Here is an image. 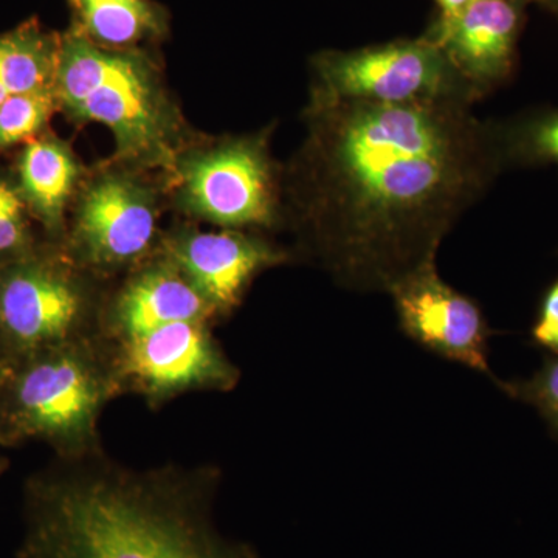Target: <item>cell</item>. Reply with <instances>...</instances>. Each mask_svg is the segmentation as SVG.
<instances>
[{
  "instance_id": "1",
  "label": "cell",
  "mask_w": 558,
  "mask_h": 558,
  "mask_svg": "<svg viewBox=\"0 0 558 558\" xmlns=\"http://www.w3.org/2000/svg\"><path fill=\"white\" fill-rule=\"evenodd\" d=\"M464 101L307 106L284 172V216L337 281L389 289L436 263L440 242L506 172L497 123Z\"/></svg>"
},
{
  "instance_id": "2",
  "label": "cell",
  "mask_w": 558,
  "mask_h": 558,
  "mask_svg": "<svg viewBox=\"0 0 558 558\" xmlns=\"http://www.w3.org/2000/svg\"><path fill=\"white\" fill-rule=\"evenodd\" d=\"M20 558H253L220 538L196 495L150 476L35 480Z\"/></svg>"
},
{
  "instance_id": "3",
  "label": "cell",
  "mask_w": 558,
  "mask_h": 558,
  "mask_svg": "<svg viewBox=\"0 0 558 558\" xmlns=\"http://www.w3.org/2000/svg\"><path fill=\"white\" fill-rule=\"evenodd\" d=\"M53 89L70 121L108 128L120 163L167 178L194 140L150 49H102L68 28Z\"/></svg>"
},
{
  "instance_id": "4",
  "label": "cell",
  "mask_w": 558,
  "mask_h": 558,
  "mask_svg": "<svg viewBox=\"0 0 558 558\" xmlns=\"http://www.w3.org/2000/svg\"><path fill=\"white\" fill-rule=\"evenodd\" d=\"M117 385L116 368L86 340L13 360L0 384V444L39 439L68 457L83 453Z\"/></svg>"
},
{
  "instance_id": "5",
  "label": "cell",
  "mask_w": 558,
  "mask_h": 558,
  "mask_svg": "<svg viewBox=\"0 0 558 558\" xmlns=\"http://www.w3.org/2000/svg\"><path fill=\"white\" fill-rule=\"evenodd\" d=\"M274 126L197 142L179 154L167 185L183 215L226 230H274L284 222V172L270 150Z\"/></svg>"
},
{
  "instance_id": "6",
  "label": "cell",
  "mask_w": 558,
  "mask_h": 558,
  "mask_svg": "<svg viewBox=\"0 0 558 558\" xmlns=\"http://www.w3.org/2000/svg\"><path fill=\"white\" fill-rule=\"evenodd\" d=\"M310 106L343 101L403 105L481 100L429 36L355 50H322L311 60Z\"/></svg>"
},
{
  "instance_id": "7",
  "label": "cell",
  "mask_w": 558,
  "mask_h": 558,
  "mask_svg": "<svg viewBox=\"0 0 558 558\" xmlns=\"http://www.w3.org/2000/svg\"><path fill=\"white\" fill-rule=\"evenodd\" d=\"M148 172L117 160L87 172L61 244L81 269L134 267L160 244L161 189Z\"/></svg>"
},
{
  "instance_id": "8",
  "label": "cell",
  "mask_w": 558,
  "mask_h": 558,
  "mask_svg": "<svg viewBox=\"0 0 558 558\" xmlns=\"http://www.w3.org/2000/svg\"><path fill=\"white\" fill-rule=\"evenodd\" d=\"M61 244L0 264V344L11 362L86 340L94 292Z\"/></svg>"
},
{
  "instance_id": "9",
  "label": "cell",
  "mask_w": 558,
  "mask_h": 558,
  "mask_svg": "<svg viewBox=\"0 0 558 558\" xmlns=\"http://www.w3.org/2000/svg\"><path fill=\"white\" fill-rule=\"evenodd\" d=\"M388 293L395 301L399 328L409 339L501 385L488 366V341L495 332L486 315L478 301L439 277L436 263L399 279Z\"/></svg>"
},
{
  "instance_id": "10",
  "label": "cell",
  "mask_w": 558,
  "mask_h": 558,
  "mask_svg": "<svg viewBox=\"0 0 558 558\" xmlns=\"http://www.w3.org/2000/svg\"><path fill=\"white\" fill-rule=\"evenodd\" d=\"M117 380L149 399L163 400L190 389H229L238 369L222 354L207 322H179L123 341Z\"/></svg>"
},
{
  "instance_id": "11",
  "label": "cell",
  "mask_w": 558,
  "mask_h": 558,
  "mask_svg": "<svg viewBox=\"0 0 558 558\" xmlns=\"http://www.w3.org/2000/svg\"><path fill=\"white\" fill-rule=\"evenodd\" d=\"M160 255L189 279L215 314L233 311L258 275L289 258L256 231L196 227H179L161 236Z\"/></svg>"
},
{
  "instance_id": "12",
  "label": "cell",
  "mask_w": 558,
  "mask_h": 558,
  "mask_svg": "<svg viewBox=\"0 0 558 558\" xmlns=\"http://www.w3.org/2000/svg\"><path fill=\"white\" fill-rule=\"evenodd\" d=\"M526 0H473L429 24V36L481 100L512 81L526 27Z\"/></svg>"
},
{
  "instance_id": "13",
  "label": "cell",
  "mask_w": 558,
  "mask_h": 558,
  "mask_svg": "<svg viewBox=\"0 0 558 558\" xmlns=\"http://www.w3.org/2000/svg\"><path fill=\"white\" fill-rule=\"evenodd\" d=\"M215 315L189 279L160 255L142 263L119 290L109 310V322L121 341L179 322H208Z\"/></svg>"
},
{
  "instance_id": "14",
  "label": "cell",
  "mask_w": 558,
  "mask_h": 558,
  "mask_svg": "<svg viewBox=\"0 0 558 558\" xmlns=\"http://www.w3.org/2000/svg\"><path fill=\"white\" fill-rule=\"evenodd\" d=\"M13 175L33 220L49 242L62 244L70 208L87 175L75 150L53 132H44L25 143Z\"/></svg>"
},
{
  "instance_id": "15",
  "label": "cell",
  "mask_w": 558,
  "mask_h": 558,
  "mask_svg": "<svg viewBox=\"0 0 558 558\" xmlns=\"http://www.w3.org/2000/svg\"><path fill=\"white\" fill-rule=\"evenodd\" d=\"M70 31L110 50L153 49L171 33V14L157 0H65Z\"/></svg>"
},
{
  "instance_id": "16",
  "label": "cell",
  "mask_w": 558,
  "mask_h": 558,
  "mask_svg": "<svg viewBox=\"0 0 558 558\" xmlns=\"http://www.w3.org/2000/svg\"><path fill=\"white\" fill-rule=\"evenodd\" d=\"M61 33L49 31L38 17L0 33V105L14 95L53 87Z\"/></svg>"
},
{
  "instance_id": "17",
  "label": "cell",
  "mask_w": 558,
  "mask_h": 558,
  "mask_svg": "<svg viewBox=\"0 0 558 558\" xmlns=\"http://www.w3.org/2000/svg\"><path fill=\"white\" fill-rule=\"evenodd\" d=\"M495 123L506 171L543 167L558 170V106L523 110Z\"/></svg>"
},
{
  "instance_id": "18",
  "label": "cell",
  "mask_w": 558,
  "mask_h": 558,
  "mask_svg": "<svg viewBox=\"0 0 558 558\" xmlns=\"http://www.w3.org/2000/svg\"><path fill=\"white\" fill-rule=\"evenodd\" d=\"M58 110L53 87L25 92L3 101L0 105V154L49 131L51 117Z\"/></svg>"
},
{
  "instance_id": "19",
  "label": "cell",
  "mask_w": 558,
  "mask_h": 558,
  "mask_svg": "<svg viewBox=\"0 0 558 558\" xmlns=\"http://www.w3.org/2000/svg\"><path fill=\"white\" fill-rule=\"evenodd\" d=\"M38 245L33 218L16 180L0 168V264L27 255Z\"/></svg>"
},
{
  "instance_id": "20",
  "label": "cell",
  "mask_w": 558,
  "mask_h": 558,
  "mask_svg": "<svg viewBox=\"0 0 558 558\" xmlns=\"http://www.w3.org/2000/svg\"><path fill=\"white\" fill-rule=\"evenodd\" d=\"M510 398L534 407L558 439V355L550 354L542 368L526 380L501 381Z\"/></svg>"
},
{
  "instance_id": "21",
  "label": "cell",
  "mask_w": 558,
  "mask_h": 558,
  "mask_svg": "<svg viewBox=\"0 0 558 558\" xmlns=\"http://www.w3.org/2000/svg\"><path fill=\"white\" fill-rule=\"evenodd\" d=\"M531 339L535 347L558 355V277L550 282L539 300Z\"/></svg>"
},
{
  "instance_id": "22",
  "label": "cell",
  "mask_w": 558,
  "mask_h": 558,
  "mask_svg": "<svg viewBox=\"0 0 558 558\" xmlns=\"http://www.w3.org/2000/svg\"><path fill=\"white\" fill-rule=\"evenodd\" d=\"M473 0H435L436 7H438V16H451V14L458 13L459 10L468 7Z\"/></svg>"
},
{
  "instance_id": "23",
  "label": "cell",
  "mask_w": 558,
  "mask_h": 558,
  "mask_svg": "<svg viewBox=\"0 0 558 558\" xmlns=\"http://www.w3.org/2000/svg\"><path fill=\"white\" fill-rule=\"evenodd\" d=\"M526 2L527 5L535 3L539 9L548 11V13L553 14V16H556L558 20V0H526Z\"/></svg>"
},
{
  "instance_id": "24",
  "label": "cell",
  "mask_w": 558,
  "mask_h": 558,
  "mask_svg": "<svg viewBox=\"0 0 558 558\" xmlns=\"http://www.w3.org/2000/svg\"><path fill=\"white\" fill-rule=\"evenodd\" d=\"M11 365V359L9 354H7L5 349L0 344V384L5 379L7 373H9Z\"/></svg>"
},
{
  "instance_id": "25",
  "label": "cell",
  "mask_w": 558,
  "mask_h": 558,
  "mask_svg": "<svg viewBox=\"0 0 558 558\" xmlns=\"http://www.w3.org/2000/svg\"><path fill=\"white\" fill-rule=\"evenodd\" d=\"M5 469V462L0 459V473H2V470Z\"/></svg>"
},
{
  "instance_id": "26",
  "label": "cell",
  "mask_w": 558,
  "mask_h": 558,
  "mask_svg": "<svg viewBox=\"0 0 558 558\" xmlns=\"http://www.w3.org/2000/svg\"><path fill=\"white\" fill-rule=\"evenodd\" d=\"M527 3V2H526Z\"/></svg>"
}]
</instances>
